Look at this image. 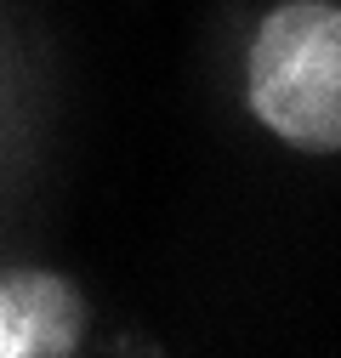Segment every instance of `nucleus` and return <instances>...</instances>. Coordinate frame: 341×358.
<instances>
[{
  "mask_svg": "<svg viewBox=\"0 0 341 358\" xmlns=\"http://www.w3.org/2000/svg\"><path fill=\"white\" fill-rule=\"evenodd\" d=\"M85 330L80 290L57 273L17 267L0 273V358H57Z\"/></svg>",
  "mask_w": 341,
  "mask_h": 358,
  "instance_id": "nucleus-2",
  "label": "nucleus"
},
{
  "mask_svg": "<svg viewBox=\"0 0 341 358\" xmlns=\"http://www.w3.org/2000/svg\"><path fill=\"white\" fill-rule=\"evenodd\" d=\"M250 114L302 154H341V6L290 0L268 12L245 63Z\"/></svg>",
  "mask_w": 341,
  "mask_h": 358,
  "instance_id": "nucleus-1",
  "label": "nucleus"
}]
</instances>
